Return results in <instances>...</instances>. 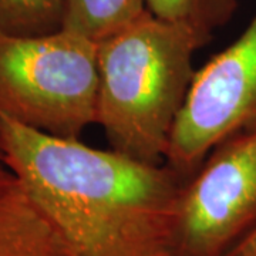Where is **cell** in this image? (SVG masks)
<instances>
[{
    "label": "cell",
    "mask_w": 256,
    "mask_h": 256,
    "mask_svg": "<svg viewBox=\"0 0 256 256\" xmlns=\"http://www.w3.org/2000/svg\"><path fill=\"white\" fill-rule=\"evenodd\" d=\"M0 151L76 256H175L186 180L170 165L53 137L3 116Z\"/></svg>",
    "instance_id": "1"
},
{
    "label": "cell",
    "mask_w": 256,
    "mask_h": 256,
    "mask_svg": "<svg viewBox=\"0 0 256 256\" xmlns=\"http://www.w3.org/2000/svg\"><path fill=\"white\" fill-rule=\"evenodd\" d=\"M204 46L192 30L146 10L97 43V124L111 150L151 164L165 162L196 73L194 56Z\"/></svg>",
    "instance_id": "2"
},
{
    "label": "cell",
    "mask_w": 256,
    "mask_h": 256,
    "mask_svg": "<svg viewBox=\"0 0 256 256\" xmlns=\"http://www.w3.org/2000/svg\"><path fill=\"white\" fill-rule=\"evenodd\" d=\"M97 43L70 30L0 33V116L60 138L97 124Z\"/></svg>",
    "instance_id": "3"
},
{
    "label": "cell",
    "mask_w": 256,
    "mask_h": 256,
    "mask_svg": "<svg viewBox=\"0 0 256 256\" xmlns=\"http://www.w3.org/2000/svg\"><path fill=\"white\" fill-rule=\"evenodd\" d=\"M256 229V130L224 140L185 181L175 256H226Z\"/></svg>",
    "instance_id": "4"
},
{
    "label": "cell",
    "mask_w": 256,
    "mask_h": 256,
    "mask_svg": "<svg viewBox=\"0 0 256 256\" xmlns=\"http://www.w3.org/2000/svg\"><path fill=\"white\" fill-rule=\"evenodd\" d=\"M256 130V14L244 33L196 70L165 164L188 180L224 140Z\"/></svg>",
    "instance_id": "5"
},
{
    "label": "cell",
    "mask_w": 256,
    "mask_h": 256,
    "mask_svg": "<svg viewBox=\"0 0 256 256\" xmlns=\"http://www.w3.org/2000/svg\"><path fill=\"white\" fill-rule=\"evenodd\" d=\"M0 256H76L62 230L8 166L0 168Z\"/></svg>",
    "instance_id": "6"
},
{
    "label": "cell",
    "mask_w": 256,
    "mask_h": 256,
    "mask_svg": "<svg viewBox=\"0 0 256 256\" xmlns=\"http://www.w3.org/2000/svg\"><path fill=\"white\" fill-rule=\"evenodd\" d=\"M146 10V0H66L63 28L98 43Z\"/></svg>",
    "instance_id": "7"
},
{
    "label": "cell",
    "mask_w": 256,
    "mask_h": 256,
    "mask_svg": "<svg viewBox=\"0 0 256 256\" xmlns=\"http://www.w3.org/2000/svg\"><path fill=\"white\" fill-rule=\"evenodd\" d=\"M239 0H146L154 18L192 30L210 43L212 33L234 18Z\"/></svg>",
    "instance_id": "8"
},
{
    "label": "cell",
    "mask_w": 256,
    "mask_h": 256,
    "mask_svg": "<svg viewBox=\"0 0 256 256\" xmlns=\"http://www.w3.org/2000/svg\"><path fill=\"white\" fill-rule=\"evenodd\" d=\"M66 0H0V33L14 37L52 34L64 28Z\"/></svg>",
    "instance_id": "9"
},
{
    "label": "cell",
    "mask_w": 256,
    "mask_h": 256,
    "mask_svg": "<svg viewBox=\"0 0 256 256\" xmlns=\"http://www.w3.org/2000/svg\"><path fill=\"white\" fill-rule=\"evenodd\" d=\"M226 256H256V229Z\"/></svg>",
    "instance_id": "10"
},
{
    "label": "cell",
    "mask_w": 256,
    "mask_h": 256,
    "mask_svg": "<svg viewBox=\"0 0 256 256\" xmlns=\"http://www.w3.org/2000/svg\"><path fill=\"white\" fill-rule=\"evenodd\" d=\"M2 166H6V165L3 162V156H2V151H0V168H2Z\"/></svg>",
    "instance_id": "11"
}]
</instances>
